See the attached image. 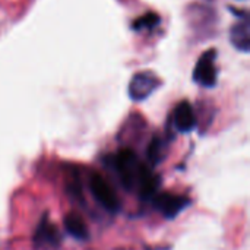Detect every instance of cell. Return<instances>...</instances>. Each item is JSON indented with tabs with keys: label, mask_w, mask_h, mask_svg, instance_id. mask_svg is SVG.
<instances>
[{
	"label": "cell",
	"mask_w": 250,
	"mask_h": 250,
	"mask_svg": "<svg viewBox=\"0 0 250 250\" xmlns=\"http://www.w3.org/2000/svg\"><path fill=\"white\" fill-rule=\"evenodd\" d=\"M34 242L38 248H53V246H59L60 243V233L59 230L47 220V217L42 218V221L40 223L37 233L34 236Z\"/></svg>",
	"instance_id": "cell-8"
},
{
	"label": "cell",
	"mask_w": 250,
	"mask_h": 250,
	"mask_svg": "<svg viewBox=\"0 0 250 250\" xmlns=\"http://www.w3.org/2000/svg\"><path fill=\"white\" fill-rule=\"evenodd\" d=\"M173 122H174L176 129L182 133H188L195 129L196 116H195L192 105L188 101H182L176 107V110L173 113Z\"/></svg>",
	"instance_id": "cell-6"
},
{
	"label": "cell",
	"mask_w": 250,
	"mask_h": 250,
	"mask_svg": "<svg viewBox=\"0 0 250 250\" xmlns=\"http://www.w3.org/2000/svg\"><path fill=\"white\" fill-rule=\"evenodd\" d=\"M154 207L166 217V218H174L177 217L183 209H186L190 205V199L182 195L174 193H157L154 198Z\"/></svg>",
	"instance_id": "cell-5"
},
{
	"label": "cell",
	"mask_w": 250,
	"mask_h": 250,
	"mask_svg": "<svg viewBox=\"0 0 250 250\" xmlns=\"http://www.w3.org/2000/svg\"><path fill=\"white\" fill-rule=\"evenodd\" d=\"M217 51L214 48L201 54L195 70H193V81L205 88H212L217 83V67H215Z\"/></svg>",
	"instance_id": "cell-3"
},
{
	"label": "cell",
	"mask_w": 250,
	"mask_h": 250,
	"mask_svg": "<svg viewBox=\"0 0 250 250\" xmlns=\"http://www.w3.org/2000/svg\"><path fill=\"white\" fill-rule=\"evenodd\" d=\"M160 16L154 12H149L141 18H138L133 23H132V28L135 31H144V29H152L155 26L160 25Z\"/></svg>",
	"instance_id": "cell-12"
},
{
	"label": "cell",
	"mask_w": 250,
	"mask_h": 250,
	"mask_svg": "<svg viewBox=\"0 0 250 250\" xmlns=\"http://www.w3.org/2000/svg\"><path fill=\"white\" fill-rule=\"evenodd\" d=\"M160 186V177L154 174L148 167H142L139 180H138V192L142 199H152L157 195Z\"/></svg>",
	"instance_id": "cell-9"
},
{
	"label": "cell",
	"mask_w": 250,
	"mask_h": 250,
	"mask_svg": "<svg viewBox=\"0 0 250 250\" xmlns=\"http://www.w3.org/2000/svg\"><path fill=\"white\" fill-rule=\"evenodd\" d=\"M160 86V79L152 72H138L129 83V97L133 101L146 100Z\"/></svg>",
	"instance_id": "cell-4"
},
{
	"label": "cell",
	"mask_w": 250,
	"mask_h": 250,
	"mask_svg": "<svg viewBox=\"0 0 250 250\" xmlns=\"http://www.w3.org/2000/svg\"><path fill=\"white\" fill-rule=\"evenodd\" d=\"M164 154H166V144L161 138H154L148 146V151H146V155H148V160L152 163V164H160L164 158Z\"/></svg>",
	"instance_id": "cell-11"
},
{
	"label": "cell",
	"mask_w": 250,
	"mask_h": 250,
	"mask_svg": "<svg viewBox=\"0 0 250 250\" xmlns=\"http://www.w3.org/2000/svg\"><path fill=\"white\" fill-rule=\"evenodd\" d=\"M230 41L231 44L243 53L250 51V22L249 16L236 22L230 29Z\"/></svg>",
	"instance_id": "cell-7"
},
{
	"label": "cell",
	"mask_w": 250,
	"mask_h": 250,
	"mask_svg": "<svg viewBox=\"0 0 250 250\" xmlns=\"http://www.w3.org/2000/svg\"><path fill=\"white\" fill-rule=\"evenodd\" d=\"M64 229L76 240H88V237H89L88 227H86L85 221L82 220V217H79L78 214L66 215V218H64Z\"/></svg>",
	"instance_id": "cell-10"
},
{
	"label": "cell",
	"mask_w": 250,
	"mask_h": 250,
	"mask_svg": "<svg viewBox=\"0 0 250 250\" xmlns=\"http://www.w3.org/2000/svg\"><path fill=\"white\" fill-rule=\"evenodd\" d=\"M114 170L119 174V179L126 190H133L138 186V180L142 171L144 164L138 160L136 154L132 149H120L113 158Z\"/></svg>",
	"instance_id": "cell-1"
},
{
	"label": "cell",
	"mask_w": 250,
	"mask_h": 250,
	"mask_svg": "<svg viewBox=\"0 0 250 250\" xmlns=\"http://www.w3.org/2000/svg\"><path fill=\"white\" fill-rule=\"evenodd\" d=\"M89 189L92 196L97 199V202L110 212H117L120 209V202L113 190V188L108 185V182L98 173L91 174L89 177Z\"/></svg>",
	"instance_id": "cell-2"
}]
</instances>
